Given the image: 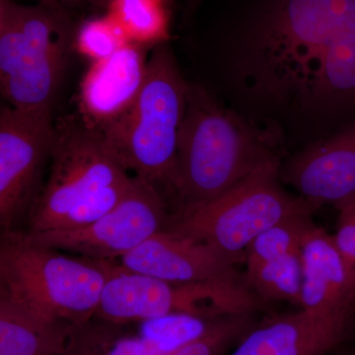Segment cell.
I'll list each match as a JSON object with an SVG mask.
<instances>
[{
  "label": "cell",
  "mask_w": 355,
  "mask_h": 355,
  "mask_svg": "<svg viewBox=\"0 0 355 355\" xmlns=\"http://www.w3.org/2000/svg\"><path fill=\"white\" fill-rule=\"evenodd\" d=\"M74 34L60 6L0 0V90L7 105L51 111Z\"/></svg>",
  "instance_id": "5"
},
{
  "label": "cell",
  "mask_w": 355,
  "mask_h": 355,
  "mask_svg": "<svg viewBox=\"0 0 355 355\" xmlns=\"http://www.w3.org/2000/svg\"><path fill=\"white\" fill-rule=\"evenodd\" d=\"M214 318L187 314L158 318L142 322L139 336L158 354H172L202 335Z\"/></svg>",
  "instance_id": "21"
},
{
  "label": "cell",
  "mask_w": 355,
  "mask_h": 355,
  "mask_svg": "<svg viewBox=\"0 0 355 355\" xmlns=\"http://www.w3.org/2000/svg\"><path fill=\"white\" fill-rule=\"evenodd\" d=\"M71 1H93V2H107L108 3L109 0H71Z\"/></svg>",
  "instance_id": "27"
},
{
  "label": "cell",
  "mask_w": 355,
  "mask_h": 355,
  "mask_svg": "<svg viewBox=\"0 0 355 355\" xmlns=\"http://www.w3.org/2000/svg\"><path fill=\"white\" fill-rule=\"evenodd\" d=\"M153 355H173V354H155Z\"/></svg>",
  "instance_id": "28"
},
{
  "label": "cell",
  "mask_w": 355,
  "mask_h": 355,
  "mask_svg": "<svg viewBox=\"0 0 355 355\" xmlns=\"http://www.w3.org/2000/svg\"><path fill=\"white\" fill-rule=\"evenodd\" d=\"M352 326L299 309L254 327L230 355H326L345 342Z\"/></svg>",
  "instance_id": "15"
},
{
  "label": "cell",
  "mask_w": 355,
  "mask_h": 355,
  "mask_svg": "<svg viewBox=\"0 0 355 355\" xmlns=\"http://www.w3.org/2000/svg\"><path fill=\"white\" fill-rule=\"evenodd\" d=\"M132 180L133 176L128 181L104 189L79 203L58 221L53 230H76L99 220L123 200L132 186Z\"/></svg>",
  "instance_id": "24"
},
{
  "label": "cell",
  "mask_w": 355,
  "mask_h": 355,
  "mask_svg": "<svg viewBox=\"0 0 355 355\" xmlns=\"http://www.w3.org/2000/svg\"><path fill=\"white\" fill-rule=\"evenodd\" d=\"M282 133L225 108L197 84L188 99L170 198L176 210L209 202L268 163L282 160Z\"/></svg>",
  "instance_id": "2"
},
{
  "label": "cell",
  "mask_w": 355,
  "mask_h": 355,
  "mask_svg": "<svg viewBox=\"0 0 355 355\" xmlns=\"http://www.w3.org/2000/svg\"><path fill=\"white\" fill-rule=\"evenodd\" d=\"M130 177L100 130L79 116L62 119L55 123L50 172L28 216L26 231L53 230L77 205Z\"/></svg>",
  "instance_id": "8"
},
{
  "label": "cell",
  "mask_w": 355,
  "mask_h": 355,
  "mask_svg": "<svg viewBox=\"0 0 355 355\" xmlns=\"http://www.w3.org/2000/svg\"><path fill=\"white\" fill-rule=\"evenodd\" d=\"M128 44L130 41L120 26L106 13L79 26L74 34L73 50L95 62L109 58Z\"/></svg>",
  "instance_id": "23"
},
{
  "label": "cell",
  "mask_w": 355,
  "mask_h": 355,
  "mask_svg": "<svg viewBox=\"0 0 355 355\" xmlns=\"http://www.w3.org/2000/svg\"><path fill=\"white\" fill-rule=\"evenodd\" d=\"M107 6L130 43L156 46L169 38L166 0H109Z\"/></svg>",
  "instance_id": "18"
},
{
  "label": "cell",
  "mask_w": 355,
  "mask_h": 355,
  "mask_svg": "<svg viewBox=\"0 0 355 355\" xmlns=\"http://www.w3.org/2000/svg\"><path fill=\"white\" fill-rule=\"evenodd\" d=\"M237 64L254 97L354 123L355 0H277L248 34Z\"/></svg>",
  "instance_id": "1"
},
{
  "label": "cell",
  "mask_w": 355,
  "mask_h": 355,
  "mask_svg": "<svg viewBox=\"0 0 355 355\" xmlns=\"http://www.w3.org/2000/svg\"><path fill=\"white\" fill-rule=\"evenodd\" d=\"M314 214L305 211L293 214L261 232L247 248L245 265L253 266L300 251L306 234L315 225L312 219Z\"/></svg>",
  "instance_id": "20"
},
{
  "label": "cell",
  "mask_w": 355,
  "mask_h": 355,
  "mask_svg": "<svg viewBox=\"0 0 355 355\" xmlns=\"http://www.w3.org/2000/svg\"><path fill=\"white\" fill-rule=\"evenodd\" d=\"M172 212L153 184L133 176L132 186L111 211L76 230L30 233L34 241L98 261H116L168 225Z\"/></svg>",
  "instance_id": "9"
},
{
  "label": "cell",
  "mask_w": 355,
  "mask_h": 355,
  "mask_svg": "<svg viewBox=\"0 0 355 355\" xmlns=\"http://www.w3.org/2000/svg\"><path fill=\"white\" fill-rule=\"evenodd\" d=\"M336 209L338 217L334 241L343 259L355 266V198Z\"/></svg>",
  "instance_id": "25"
},
{
  "label": "cell",
  "mask_w": 355,
  "mask_h": 355,
  "mask_svg": "<svg viewBox=\"0 0 355 355\" xmlns=\"http://www.w3.org/2000/svg\"><path fill=\"white\" fill-rule=\"evenodd\" d=\"M243 277L246 286L261 301H286L300 308L303 282L300 251L246 266Z\"/></svg>",
  "instance_id": "17"
},
{
  "label": "cell",
  "mask_w": 355,
  "mask_h": 355,
  "mask_svg": "<svg viewBox=\"0 0 355 355\" xmlns=\"http://www.w3.org/2000/svg\"><path fill=\"white\" fill-rule=\"evenodd\" d=\"M74 327L42 319L0 297V355H64Z\"/></svg>",
  "instance_id": "16"
},
{
  "label": "cell",
  "mask_w": 355,
  "mask_h": 355,
  "mask_svg": "<svg viewBox=\"0 0 355 355\" xmlns=\"http://www.w3.org/2000/svg\"><path fill=\"white\" fill-rule=\"evenodd\" d=\"M100 320V319H98ZM88 321L74 327L64 355H153V345L140 336L121 333V324Z\"/></svg>",
  "instance_id": "19"
},
{
  "label": "cell",
  "mask_w": 355,
  "mask_h": 355,
  "mask_svg": "<svg viewBox=\"0 0 355 355\" xmlns=\"http://www.w3.org/2000/svg\"><path fill=\"white\" fill-rule=\"evenodd\" d=\"M114 263L62 254L26 230L2 232L0 297L42 319L80 326L95 317Z\"/></svg>",
  "instance_id": "3"
},
{
  "label": "cell",
  "mask_w": 355,
  "mask_h": 355,
  "mask_svg": "<svg viewBox=\"0 0 355 355\" xmlns=\"http://www.w3.org/2000/svg\"><path fill=\"white\" fill-rule=\"evenodd\" d=\"M146 46L128 44L104 60L92 62L79 91V118L102 130L125 113L146 81Z\"/></svg>",
  "instance_id": "14"
},
{
  "label": "cell",
  "mask_w": 355,
  "mask_h": 355,
  "mask_svg": "<svg viewBox=\"0 0 355 355\" xmlns=\"http://www.w3.org/2000/svg\"><path fill=\"white\" fill-rule=\"evenodd\" d=\"M282 160L268 163L209 202L171 214L165 229L216 248L240 263L254 238L277 222L316 207L284 190Z\"/></svg>",
  "instance_id": "6"
},
{
  "label": "cell",
  "mask_w": 355,
  "mask_h": 355,
  "mask_svg": "<svg viewBox=\"0 0 355 355\" xmlns=\"http://www.w3.org/2000/svg\"><path fill=\"white\" fill-rule=\"evenodd\" d=\"M116 263L128 272L172 282H244L238 261L216 248L163 229Z\"/></svg>",
  "instance_id": "11"
},
{
  "label": "cell",
  "mask_w": 355,
  "mask_h": 355,
  "mask_svg": "<svg viewBox=\"0 0 355 355\" xmlns=\"http://www.w3.org/2000/svg\"><path fill=\"white\" fill-rule=\"evenodd\" d=\"M253 313H240L212 319L202 335L173 355H220L235 342H241L254 328Z\"/></svg>",
  "instance_id": "22"
},
{
  "label": "cell",
  "mask_w": 355,
  "mask_h": 355,
  "mask_svg": "<svg viewBox=\"0 0 355 355\" xmlns=\"http://www.w3.org/2000/svg\"><path fill=\"white\" fill-rule=\"evenodd\" d=\"M13 1H14V0H13ZM37 1H38L39 3H41V4H46V6H55V7L60 6V0H37Z\"/></svg>",
  "instance_id": "26"
},
{
  "label": "cell",
  "mask_w": 355,
  "mask_h": 355,
  "mask_svg": "<svg viewBox=\"0 0 355 355\" xmlns=\"http://www.w3.org/2000/svg\"><path fill=\"white\" fill-rule=\"evenodd\" d=\"M55 137L51 111L0 110V228L18 230L28 218L44 184Z\"/></svg>",
  "instance_id": "10"
},
{
  "label": "cell",
  "mask_w": 355,
  "mask_h": 355,
  "mask_svg": "<svg viewBox=\"0 0 355 355\" xmlns=\"http://www.w3.org/2000/svg\"><path fill=\"white\" fill-rule=\"evenodd\" d=\"M189 83L167 42L149 53L146 81L125 113L100 132L123 169L153 184L169 202Z\"/></svg>",
  "instance_id": "4"
},
{
  "label": "cell",
  "mask_w": 355,
  "mask_h": 355,
  "mask_svg": "<svg viewBox=\"0 0 355 355\" xmlns=\"http://www.w3.org/2000/svg\"><path fill=\"white\" fill-rule=\"evenodd\" d=\"M303 282L300 309L354 323L355 266L338 252L333 235L315 224L300 248Z\"/></svg>",
  "instance_id": "13"
},
{
  "label": "cell",
  "mask_w": 355,
  "mask_h": 355,
  "mask_svg": "<svg viewBox=\"0 0 355 355\" xmlns=\"http://www.w3.org/2000/svg\"><path fill=\"white\" fill-rule=\"evenodd\" d=\"M261 303L245 282H166L128 272L114 261L95 317L116 324L176 314L214 318L254 313Z\"/></svg>",
  "instance_id": "7"
},
{
  "label": "cell",
  "mask_w": 355,
  "mask_h": 355,
  "mask_svg": "<svg viewBox=\"0 0 355 355\" xmlns=\"http://www.w3.org/2000/svg\"><path fill=\"white\" fill-rule=\"evenodd\" d=\"M279 177L317 209L354 198L355 121L282 163Z\"/></svg>",
  "instance_id": "12"
}]
</instances>
